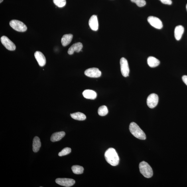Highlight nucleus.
<instances>
[{"label": "nucleus", "mask_w": 187, "mask_h": 187, "mask_svg": "<svg viewBox=\"0 0 187 187\" xmlns=\"http://www.w3.org/2000/svg\"><path fill=\"white\" fill-rule=\"evenodd\" d=\"M104 156L107 162L112 166H116L118 165L119 158L115 150L111 148L105 152Z\"/></svg>", "instance_id": "obj_1"}, {"label": "nucleus", "mask_w": 187, "mask_h": 187, "mask_svg": "<svg viewBox=\"0 0 187 187\" xmlns=\"http://www.w3.org/2000/svg\"><path fill=\"white\" fill-rule=\"evenodd\" d=\"M129 130L132 135L138 139L142 140L146 139L145 134L135 122H133L130 124Z\"/></svg>", "instance_id": "obj_2"}, {"label": "nucleus", "mask_w": 187, "mask_h": 187, "mask_svg": "<svg viewBox=\"0 0 187 187\" xmlns=\"http://www.w3.org/2000/svg\"><path fill=\"white\" fill-rule=\"evenodd\" d=\"M140 171L145 177L150 178L153 176V170L149 164L145 161H143L139 164Z\"/></svg>", "instance_id": "obj_3"}, {"label": "nucleus", "mask_w": 187, "mask_h": 187, "mask_svg": "<svg viewBox=\"0 0 187 187\" xmlns=\"http://www.w3.org/2000/svg\"><path fill=\"white\" fill-rule=\"evenodd\" d=\"M9 25L14 30L20 32H24L27 30V26L23 22L17 20H12L9 22Z\"/></svg>", "instance_id": "obj_4"}, {"label": "nucleus", "mask_w": 187, "mask_h": 187, "mask_svg": "<svg viewBox=\"0 0 187 187\" xmlns=\"http://www.w3.org/2000/svg\"><path fill=\"white\" fill-rule=\"evenodd\" d=\"M120 64L122 75L125 77L128 76L130 70L128 63L126 59L125 58H122L120 60Z\"/></svg>", "instance_id": "obj_5"}, {"label": "nucleus", "mask_w": 187, "mask_h": 187, "mask_svg": "<svg viewBox=\"0 0 187 187\" xmlns=\"http://www.w3.org/2000/svg\"><path fill=\"white\" fill-rule=\"evenodd\" d=\"M1 42L8 50L14 51L16 49L15 44L7 36H3L1 38Z\"/></svg>", "instance_id": "obj_6"}, {"label": "nucleus", "mask_w": 187, "mask_h": 187, "mask_svg": "<svg viewBox=\"0 0 187 187\" xmlns=\"http://www.w3.org/2000/svg\"><path fill=\"white\" fill-rule=\"evenodd\" d=\"M147 20L150 25L157 29H161L163 27L162 22L159 18L150 16L148 18Z\"/></svg>", "instance_id": "obj_7"}, {"label": "nucleus", "mask_w": 187, "mask_h": 187, "mask_svg": "<svg viewBox=\"0 0 187 187\" xmlns=\"http://www.w3.org/2000/svg\"><path fill=\"white\" fill-rule=\"evenodd\" d=\"M158 96L155 94L152 93L148 96L147 103L148 107L152 109L157 105L158 102Z\"/></svg>", "instance_id": "obj_8"}, {"label": "nucleus", "mask_w": 187, "mask_h": 187, "mask_svg": "<svg viewBox=\"0 0 187 187\" xmlns=\"http://www.w3.org/2000/svg\"><path fill=\"white\" fill-rule=\"evenodd\" d=\"M57 184L66 187H71L73 186L75 183L74 180L71 178H58L55 180Z\"/></svg>", "instance_id": "obj_9"}, {"label": "nucleus", "mask_w": 187, "mask_h": 187, "mask_svg": "<svg viewBox=\"0 0 187 187\" xmlns=\"http://www.w3.org/2000/svg\"><path fill=\"white\" fill-rule=\"evenodd\" d=\"M84 73L86 76L91 78H99L101 75V71L96 68L88 69L85 71Z\"/></svg>", "instance_id": "obj_10"}, {"label": "nucleus", "mask_w": 187, "mask_h": 187, "mask_svg": "<svg viewBox=\"0 0 187 187\" xmlns=\"http://www.w3.org/2000/svg\"><path fill=\"white\" fill-rule=\"evenodd\" d=\"M89 25L91 30L94 31H97L99 28V23L97 16L93 15L89 19Z\"/></svg>", "instance_id": "obj_11"}, {"label": "nucleus", "mask_w": 187, "mask_h": 187, "mask_svg": "<svg viewBox=\"0 0 187 187\" xmlns=\"http://www.w3.org/2000/svg\"><path fill=\"white\" fill-rule=\"evenodd\" d=\"M34 57L40 66L43 67L46 65V58L41 52L36 51L34 53Z\"/></svg>", "instance_id": "obj_12"}, {"label": "nucleus", "mask_w": 187, "mask_h": 187, "mask_svg": "<svg viewBox=\"0 0 187 187\" xmlns=\"http://www.w3.org/2000/svg\"><path fill=\"white\" fill-rule=\"evenodd\" d=\"M83 47V44L80 42H77L73 44L69 49L68 53L70 55L74 54L75 52H79L81 51Z\"/></svg>", "instance_id": "obj_13"}, {"label": "nucleus", "mask_w": 187, "mask_h": 187, "mask_svg": "<svg viewBox=\"0 0 187 187\" xmlns=\"http://www.w3.org/2000/svg\"><path fill=\"white\" fill-rule=\"evenodd\" d=\"M83 95L85 98L91 99H94L96 98L97 94L94 91L87 89L83 93Z\"/></svg>", "instance_id": "obj_14"}, {"label": "nucleus", "mask_w": 187, "mask_h": 187, "mask_svg": "<svg viewBox=\"0 0 187 187\" xmlns=\"http://www.w3.org/2000/svg\"><path fill=\"white\" fill-rule=\"evenodd\" d=\"M184 32V28L182 25L176 26L174 30V36L177 40H180Z\"/></svg>", "instance_id": "obj_15"}, {"label": "nucleus", "mask_w": 187, "mask_h": 187, "mask_svg": "<svg viewBox=\"0 0 187 187\" xmlns=\"http://www.w3.org/2000/svg\"><path fill=\"white\" fill-rule=\"evenodd\" d=\"M64 131L57 132L52 134L50 138V140L52 142L60 141L65 135Z\"/></svg>", "instance_id": "obj_16"}, {"label": "nucleus", "mask_w": 187, "mask_h": 187, "mask_svg": "<svg viewBox=\"0 0 187 187\" xmlns=\"http://www.w3.org/2000/svg\"><path fill=\"white\" fill-rule=\"evenodd\" d=\"M73 38L72 34H65L62 38L61 42L62 45L64 46H66L70 43Z\"/></svg>", "instance_id": "obj_17"}, {"label": "nucleus", "mask_w": 187, "mask_h": 187, "mask_svg": "<svg viewBox=\"0 0 187 187\" xmlns=\"http://www.w3.org/2000/svg\"><path fill=\"white\" fill-rule=\"evenodd\" d=\"M148 65L151 68L156 67L160 64V61L153 57H149L147 59Z\"/></svg>", "instance_id": "obj_18"}, {"label": "nucleus", "mask_w": 187, "mask_h": 187, "mask_svg": "<svg viewBox=\"0 0 187 187\" xmlns=\"http://www.w3.org/2000/svg\"><path fill=\"white\" fill-rule=\"evenodd\" d=\"M41 147L40 138L37 136L34 138L33 143V150L34 152H36L39 151Z\"/></svg>", "instance_id": "obj_19"}, {"label": "nucleus", "mask_w": 187, "mask_h": 187, "mask_svg": "<svg viewBox=\"0 0 187 187\" xmlns=\"http://www.w3.org/2000/svg\"><path fill=\"white\" fill-rule=\"evenodd\" d=\"M72 119L79 121H83L86 119V116L84 114L78 112L70 115Z\"/></svg>", "instance_id": "obj_20"}, {"label": "nucleus", "mask_w": 187, "mask_h": 187, "mask_svg": "<svg viewBox=\"0 0 187 187\" xmlns=\"http://www.w3.org/2000/svg\"><path fill=\"white\" fill-rule=\"evenodd\" d=\"M72 169L73 173L76 174H81L83 173L84 169L82 166L79 165L73 166Z\"/></svg>", "instance_id": "obj_21"}, {"label": "nucleus", "mask_w": 187, "mask_h": 187, "mask_svg": "<svg viewBox=\"0 0 187 187\" xmlns=\"http://www.w3.org/2000/svg\"><path fill=\"white\" fill-rule=\"evenodd\" d=\"M98 113L101 116H104L107 115L108 113L107 107L105 105L100 107L98 109Z\"/></svg>", "instance_id": "obj_22"}, {"label": "nucleus", "mask_w": 187, "mask_h": 187, "mask_svg": "<svg viewBox=\"0 0 187 187\" xmlns=\"http://www.w3.org/2000/svg\"><path fill=\"white\" fill-rule=\"evenodd\" d=\"M54 3L59 7H64L66 5V0H53Z\"/></svg>", "instance_id": "obj_23"}, {"label": "nucleus", "mask_w": 187, "mask_h": 187, "mask_svg": "<svg viewBox=\"0 0 187 187\" xmlns=\"http://www.w3.org/2000/svg\"><path fill=\"white\" fill-rule=\"evenodd\" d=\"M72 151V150L70 148L66 147L62 149V151L59 152L58 154L59 156L60 157L62 156L67 155V154H70Z\"/></svg>", "instance_id": "obj_24"}, {"label": "nucleus", "mask_w": 187, "mask_h": 187, "mask_svg": "<svg viewBox=\"0 0 187 187\" xmlns=\"http://www.w3.org/2000/svg\"><path fill=\"white\" fill-rule=\"evenodd\" d=\"M132 2L135 3L138 7H143L146 4V2L145 0H130Z\"/></svg>", "instance_id": "obj_25"}, {"label": "nucleus", "mask_w": 187, "mask_h": 187, "mask_svg": "<svg viewBox=\"0 0 187 187\" xmlns=\"http://www.w3.org/2000/svg\"><path fill=\"white\" fill-rule=\"evenodd\" d=\"M159 1L165 4L170 5L172 4L171 0H159Z\"/></svg>", "instance_id": "obj_26"}, {"label": "nucleus", "mask_w": 187, "mask_h": 187, "mask_svg": "<svg viewBox=\"0 0 187 187\" xmlns=\"http://www.w3.org/2000/svg\"><path fill=\"white\" fill-rule=\"evenodd\" d=\"M182 78L183 81L187 86V76L184 75L182 77Z\"/></svg>", "instance_id": "obj_27"}, {"label": "nucleus", "mask_w": 187, "mask_h": 187, "mask_svg": "<svg viewBox=\"0 0 187 187\" xmlns=\"http://www.w3.org/2000/svg\"><path fill=\"white\" fill-rule=\"evenodd\" d=\"M3 1V0H0V3H1Z\"/></svg>", "instance_id": "obj_28"}, {"label": "nucleus", "mask_w": 187, "mask_h": 187, "mask_svg": "<svg viewBox=\"0 0 187 187\" xmlns=\"http://www.w3.org/2000/svg\"><path fill=\"white\" fill-rule=\"evenodd\" d=\"M186 9H187V4L186 5Z\"/></svg>", "instance_id": "obj_29"}]
</instances>
